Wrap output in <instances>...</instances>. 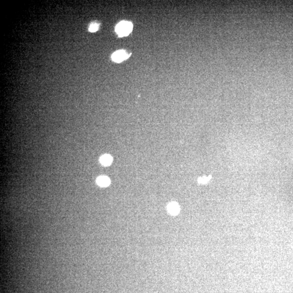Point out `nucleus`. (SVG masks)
Segmentation results:
<instances>
[{
	"instance_id": "1",
	"label": "nucleus",
	"mask_w": 293,
	"mask_h": 293,
	"mask_svg": "<svg viewBox=\"0 0 293 293\" xmlns=\"http://www.w3.org/2000/svg\"><path fill=\"white\" fill-rule=\"evenodd\" d=\"M133 26L130 22L122 21L116 27V31L120 37L127 36L131 33Z\"/></svg>"
},
{
	"instance_id": "2",
	"label": "nucleus",
	"mask_w": 293,
	"mask_h": 293,
	"mask_svg": "<svg viewBox=\"0 0 293 293\" xmlns=\"http://www.w3.org/2000/svg\"><path fill=\"white\" fill-rule=\"evenodd\" d=\"M129 56H130V55H129L124 50H118L113 53L111 58L113 59V60L115 61L116 63H121L122 61L127 59Z\"/></svg>"
},
{
	"instance_id": "3",
	"label": "nucleus",
	"mask_w": 293,
	"mask_h": 293,
	"mask_svg": "<svg viewBox=\"0 0 293 293\" xmlns=\"http://www.w3.org/2000/svg\"><path fill=\"white\" fill-rule=\"evenodd\" d=\"M179 210H180L179 206L178 204L175 202L171 203L168 206V211L172 215L175 216L176 214H178L179 212Z\"/></svg>"
},
{
	"instance_id": "4",
	"label": "nucleus",
	"mask_w": 293,
	"mask_h": 293,
	"mask_svg": "<svg viewBox=\"0 0 293 293\" xmlns=\"http://www.w3.org/2000/svg\"><path fill=\"white\" fill-rule=\"evenodd\" d=\"M97 183L100 186L107 187L109 186V185L110 184V180L107 176H100L97 178Z\"/></svg>"
},
{
	"instance_id": "5",
	"label": "nucleus",
	"mask_w": 293,
	"mask_h": 293,
	"mask_svg": "<svg viewBox=\"0 0 293 293\" xmlns=\"http://www.w3.org/2000/svg\"><path fill=\"white\" fill-rule=\"evenodd\" d=\"M113 161V159L111 156L109 155H104L100 158V162L103 165L108 166L111 164Z\"/></svg>"
},
{
	"instance_id": "6",
	"label": "nucleus",
	"mask_w": 293,
	"mask_h": 293,
	"mask_svg": "<svg viewBox=\"0 0 293 293\" xmlns=\"http://www.w3.org/2000/svg\"><path fill=\"white\" fill-rule=\"evenodd\" d=\"M99 28V25L98 23H93L89 27V31L91 32H95L97 31Z\"/></svg>"
},
{
	"instance_id": "7",
	"label": "nucleus",
	"mask_w": 293,
	"mask_h": 293,
	"mask_svg": "<svg viewBox=\"0 0 293 293\" xmlns=\"http://www.w3.org/2000/svg\"><path fill=\"white\" fill-rule=\"evenodd\" d=\"M209 180V177H203V178H199L198 182L201 184H205L208 182Z\"/></svg>"
}]
</instances>
